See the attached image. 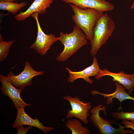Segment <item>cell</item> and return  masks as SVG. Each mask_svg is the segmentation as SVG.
<instances>
[{
  "label": "cell",
  "instance_id": "5",
  "mask_svg": "<svg viewBox=\"0 0 134 134\" xmlns=\"http://www.w3.org/2000/svg\"><path fill=\"white\" fill-rule=\"evenodd\" d=\"M63 98L69 102L71 108V109L68 110L66 119L75 117L84 124H88L89 110L91 108V103H84L78 96L72 97L68 95L64 96Z\"/></svg>",
  "mask_w": 134,
  "mask_h": 134
},
{
  "label": "cell",
  "instance_id": "22",
  "mask_svg": "<svg viewBox=\"0 0 134 134\" xmlns=\"http://www.w3.org/2000/svg\"><path fill=\"white\" fill-rule=\"evenodd\" d=\"M131 8L132 9L134 10V2L131 5Z\"/></svg>",
  "mask_w": 134,
  "mask_h": 134
},
{
  "label": "cell",
  "instance_id": "21",
  "mask_svg": "<svg viewBox=\"0 0 134 134\" xmlns=\"http://www.w3.org/2000/svg\"><path fill=\"white\" fill-rule=\"evenodd\" d=\"M15 0H0V1H8L14 2Z\"/></svg>",
  "mask_w": 134,
  "mask_h": 134
},
{
  "label": "cell",
  "instance_id": "15",
  "mask_svg": "<svg viewBox=\"0 0 134 134\" xmlns=\"http://www.w3.org/2000/svg\"><path fill=\"white\" fill-rule=\"evenodd\" d=\"M66 126L71 131L72 134H89L90 130L82 126L80 120L70 119L66 122Z\"/></svg>",
  "mask_w": 134,
  "mask_h": 134
},
{
  "label": "cell",
  "instance_id": "16",
  "mask_svg": "<svg viewBox=\"0 0 134 134\" xmlns=\"http://www.w3.org/2000/svg\"><path fill=\"white\" fill-rule=\"evenodd\" d=\"M26 5V3L25 2L18 3L0 1V9L7 10L8 12L13 14H16L17 12Z\"/></svg>",
  "mask_w": 134,
  "mask_h": 134
},
{
  "label": "cell",
  "instance_id": "10",
  "mask_svg": "<svg viewBox=\"0 0 134 134\" xmlns=\"http://www.w3.org/2000/svg\"><path fill=\"white\" fill-rule=\"evenodd\" d=\"M24 108V107H20L17 109V117L12 125L13 128H16L24 125H28L39 129L42 131L45 134L54 129L53 127L44 126L37 119L32 118L25 112Z\"/></svg>",
  "mask_w": 134,
  "mask_h": 134
},
{
  "label": "cell",
  "instance_id": "19",
  "mask_svg": "<svg viewBox=\"0 0 134 134\" xmlns=\"http://www.w3.org/2000/svg\"><path fill=\"white\" fill-rule=\"evenodd\" d=\"M16 128L18 134H26L29 130L33 128V126H30L28 127L27 128H25L23 126H21Z\"/></svg>",
  "mask_w": 134,
  "mask_h": 134
},
{
  "label": "cell",
  "instance_id": "2",
  "mask_svg": "<svg viewBox=\"0 0 134 134\" xmlns=\"http://www.w3.org/2000/svg\"><path fill=\"white\" fill-rule=\"evenodd\" d=\"M75 25L72 31L68 34L60 32L59 40L64 46L62 52L56 58L60 62H64L88 43L85 34Z\"/></svg>",
  "mask_w": 134,
  "mask_h": 134
},
{
  "label": "cell",
  "instance_id": "11",
  "mask_svg": "<svg viewBox=\"0 0 134 134\" xmlns=\"http://www.w3.org/2000/svg\"><path fill=\"white\" fill-rule=\"evenodd\" d=\"M69 73L68 81L73 82L76 80L82 78L90 84H92L93 80L90 79L91 76H96L99 73L100 69L96 58L94 56L93 62L90 66L82 70L79 71H73L67 67H66Z\"/></svg>",
  "mask_w": 134,
  "mask_h": 134
},
{
  "label": "cell",
  "instance_id": "17",
  "mask_svg": "<svg viewBox=\"0 0 134 134\" xmlns=\"http://www.w3.org/2000/svg\"><path fill=\"white\" fill-rule=\"evenodd\" d=\"M15 40L6 42L1 40L0 41V61L4 60L9 52L10 48L12 45Z\"/></svg>",
  "mask_w": 134,
  "mask_h": 134
},
{
  "label": "cell",
  "instance_id": "7",
  "mask_svg": "<svg viewBox=\"0 0 134 134\" xmlns=\"http://www.w3.org/2000/svg\"><path fill=\"white\" fill-rule=\"evenodd\" d=\"M44 73L42 71L35 70L30 63L27 61L25 63L23 70L20 74L15 75L11 70L6 77L16 87L23 90L26 86L32 85L33 77L42 75Z\"/></svg>",
  "mask_w": 134,
  "mask_h": 134
},
{
  "label": "cell",
  "instance_id": "6",
  "mask_svg": "<svg viewBox=\"0 0 134 134\" xmlns=\"http://www.w3.org/2000/svg\"><path fill=\"white\" fill-rule=\"evenodd\" d=\"M38 13H34L31 16L36 20L38 32L36 41L29 49H32L40 55L43 56L46 55L53 44L59 40V38L56 37L53 34H47L43 32L40 26L38 19Z\"/></svg>",
  "mask_w": 134,
  "mask_h": 134
},
{
  "label": "cell",
  "instance_id": "14",
  "mask_svg": "<svg viewBox=\"0 0 134 134\" xmlns=\"http://www.w3.org/2000/svg\"><path fill=\"white\" fill-rule=\"evenodd\" d=\"M115 85L116 89L115 91L113 93L106 94L103 93L96 90L91 91V94L94 95L99 94L103 96L104 98H106V103L109 104L112 103L113 99H117L119 100L120 103L122 101L127 100L130 99L134 100V98L130 96L127 93L125 89L121 84L117 82H115Z\"/></svg>",
  "mask_w": 134,
  "mask_h": 134
},
{
  "label": "cell",
  "instance_id": "13",
  "mask_svg": "<svg viewBox=\"0 0 134 134\" xmlns=\"http://www.w3.org/2000/svg\"><path fill=\"white\" fill-rule=\"evenodd\" d=\"M54 1V0H34L27 10L20 12L16 15L15 18L17 21H23L34 13H45L47 8L49 7Z\"/></svg>",
  "mask_w": 134,
  "mask_h": 134
},
{
  "label": "cell",
  "instance_id": "8",
  "mask_svg": "<svg viewBox=\"0 0 134 134\" xmlns=\"http://www.w3.org/2000/svg\"><path fill=\"white\" fill-rule=\"evenodd\" d=\"M0 80L1 83L0 90L5 96H8L12 100L17 109L20 107L25 108L30 106L32 104L27 103L21 99L20 96L22 90L21 88H16L6 76L0 75Z\"/></svg>",
  "mask_w": 134,
  "mask_h": 134
},
{
  "label": "cell",
  "instance_id": "3",
  "mask_svg": "<svg viewBox=\"0 0 134 134\" xmlns=\"http://www.w3.org/2000/svg\"><path fill=\"white\" fill-rule=\"evenodd\" d=\"M115 28L114 21L107 13L101 16L94 27L93 37L90 42V52L92 56L96 55L101 47L105 43Z\"/></svg>",
  "mask_w": 134,
  "mask_h": 134
},
{
  "label": "cell",
  "instance_id": "20",
  "mask_svg": "<svg viewBox=\"0 0 134 134\" xmlns=\"http://www.w3.org/2000/svg\"><path fill=\"white\" fill-rule=\"evenodd\" d=\"M121 123L125 125L124 127V128H130L133 129L134 131V122L124 120H123Z\"/></svg>",
  "mask_w": 134,
  "mask_h": 134
},
{
  "label": "cell",
  "instance_id": "4",
  "mask_svg": "<svg viewBox=\"0 0 134 134\" xmlns=\"http://www.w3.org/2000/svg\"><path fill=\"white\" fill-rule=\"evenodd\" d=\"M103 111L106 115V108L101 104L95 106L90 112L91 113L90 120L93 126L97 128L99 133L102 134H126L134 133V131L124 129V127L119 125V127L116 128L112 126L110 121L106 120L100 116V112Z\"/></svg>",
  "mask_w": 134,
  "mask_h": 134
},
{
  "label": "cell",
  "instance_id": "12",
  "mask_svg": "<svg viewBox=\"0 0 134 134\" xmlns=\"http://www.w3.org/2000/svg\"><path fill=\"white\" fill-rule=\"evenodd\" d=\"M64 2L74 4L79 8H93L103 12L113 10V5L105 0H62Z\"/></svg>",
  "mask_w": 134,
  "mask_h": 134
},
{
  "label": "cell",
  "instance_id": "9",
  "mask_svg": "<svg viewBox=\"0 0 134 134\" xmlns=\"http://www.w3.org/2000/svg\"><path fill=\"white\" fill-rule=\"evenodd\" d=\"M106 76L112 77L113 78L112 81L117 82L121 84L129 93H130L133 91L134 87V74H126L122 71L118 73H114L106 69H100L95 78L96 80H99Z\"/></svg>",
  "mask_w": 134,
  "mask_h": 134
},
{
  "label": "cell",
  "instance_id": "18",
  "mask_svg": "<svg viewBox=\"0 0 134 134\" xmlns=\"http://www.w3.org/2000/svg\"><path fill=\"white\" fill-rule=\"evenodd\" d=\"M113 118L117 120H126L134 122V112H125L118 111L112 113Z\"/></svg>",
  "mask_w": 134,
  "mask_h": 134
},
{
  "label": "cell",
  "instance_id": "1",
  "mask_svg": "<svg viewBox=\"0 0 134 134\" xmlns=\"http://www.w3.org/2000/svg\"><path fill=\"white\" fill-rule=\"evenodd\" d=\"M69 4L74 12L72 18L75 25L84 32L87 39L91 42L94 36V27L103 12L92 8L81 9Z\"/></svg>",
  "mask_w": 134,
  "mask_h": 134
}]
</instances>
